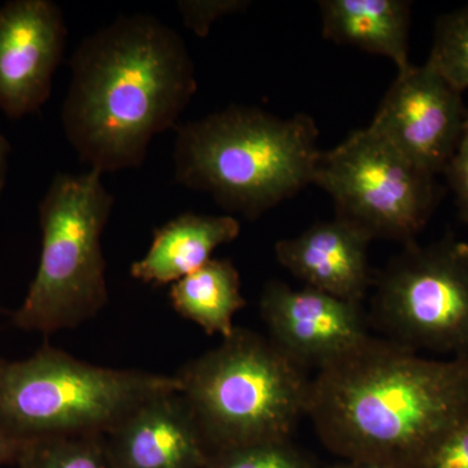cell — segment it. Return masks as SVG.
<instances>
[{"mask_svg":"<svg viewBox=\"0 0 468 468\" xmlns=\"http://www.w3.org/2000/svg\"><path fill=\"white\" fill-rule=\"evenodd\" d=\"M306 415L346 462L424 468L468 421V356L428 359L368 335L319 368Z\"/></svg>","mask_w":468,"mask_h":468,"instance_id":"obj_1","label":"cell"},{"mask_svg":"<svg viewBox=\"0 0 468 468\" xmlns=\"http://www.w3.org/2000/svg\"><path fill=\"white\" fill-rule=\"evenodd\" d=\"M61 107L68 143L90 169L140 167L155 135L177 128L198 89L180 34L150 15L117 17L80 43Z\"/></svg>","mask_w":468,"mask_h":468,"instance_id":"obj_2","label":"cell"},{"mask_svg":"<svg viewBox=\"0 0 468 468\" xmlns=\"http://www.w3.org/2000/svg\"><path fill=\"white\" fill-rule=\"evenodd\" d=\"M176 131V181L246 220H257L314 184L323 153L318 126L304 113L282 119L230 106Z\"/></svg>","mask_w":468,"mask_h":468,"instance_id":"obj_3","label":"cell"},{"mask_svg":"<svg viewBox=\"0 0 468 468\" xmlns=\"http://www.w3.org/2000/svg\"><path fill=\"white\" fill-rule=\"evenodd\" d=\"M176 378L211 454L291 439L309 405L304 368L249 329H234Z\"/></svg>","mask_w":468,"mask_h":468,"instance_id":"obj_4","label":"cell"},{"mask_svg":"<svg viewBox=\"0 0 468 468\" xmlns=\"http://www.w3.org/2000/svg\"><path fill=\"white\" fill-rule=\"evenodd\" d=\"M180 381L141 369L101 367L43 345L29 358L0 359V423L24 441L104 436Z\"/></svg>","mask_w":468,"mask_h":468,"instance_id":"obj_5","label":"cell"},{"mask_svg":"<svg viewBox=\"0 0 468 468\" xmlns=\"http://www.w3.org/2000/svg\"><path fill=\"white\" fill-rule=\"evenodd\" d=\"M100 171L58 174L38 206L41 258L23 303L21 331L51 335L88 322L106 307L109 289L101 234L115 198Z\"/></svg>","mask_w":468,"mask_h":468,"instance_id":"obj_6","label":"cell"},{"mask_svg":"<svg viewBox=\"0 0 468 468\" xmlns=\"http://www.w3.org/2000/svg\"><path fill=\"white\" fill-rule=\"evenodd\" d=\"M314 184L338 218L375 239L415 242L436 205L433 176L419 169L369 126L322 153Z\"/></svg>","mask_w":468,"mask_h":468,"instance_id":"obj_7","label":"cell"},{"mask_svg":"<svg viewBox=\"0 0 468 468\" xmlns=\"http://www.w3.org/2000/svg\"><path fill=\"white\" fill-rule=\"evenodd\" d=\"M372 319L415 353L468 356V258L458 242L408 243L377 280Z\"/></svg>","mask_w":468,"mask_h":468,"instance_id":"obj_8","label":"cell"},{"mask_svg":"<svg viewBox=\"0 0 468 468\" xmlns=\"http://www.w3.org/2000/svg\"><path fill=\"white\" fill-rule=\"evenodd\" d=\"M468 117L462 92L430 64L399 72L369 128L426 174H443Z\"/></svg>","mask_w":468,"mask_h":468,"instance_id":"obj_9","label":"cell"},{"mask_svg":"<svg viewBox=\"0 0 468 468\" xmlns=\"http://www.w3.org/2000/svg\"><path fill=\"white\" fill-rule=\"evenodd\" d=\"M63 12L51 0L0 7V111L11 119L38 112L66 50Z\"/></svg>","mask_w":468,"mask_h":468,"instance_id":"obj_10","label":"cell"},{"mask_svg":"<svg viewBox=\"0 0 468 468\" xmlns=\"http://www.w3.org/2000/svg\"><path fill=\"white\" fill-rule=\"evenodd\" d=\"M271 341L302 368H320L368 337L362 304L315 289L271 282L261 297Z\"/></svg>","mask_w":468,"mask_h":468,"instance_id":"obj_11","label":"cell"},{"mask_svg":"<svg viewBox=\"0 0 468 468\" xmlns=\"http://www.w3.org/2000/svg\"><path fill=\"white\" fill-rule=\"evenodd\" d=\"M111 468H205L211 455L178 392L143 403L104 435Z\"/></svg>","mask_w":468,"mask_h":468,"instance_id":"obj_12","label":"cell"},{"mask_svg":"<svg viewBox=\"0 0 468 468\" xmlns=\"http://www.w3.org/2000/svg\"><path fill=\"white\" fill-rule=\"evenodd\" d=\"M369 242L356 228L335 218L280 239L275 254L279 263L307 288L362 304L372 284Z\"/></svg>","mask_w":468,"mask_h":468,"instance_id":"obj_13","label":"cell"},{"mask_svg":"<svg viewBox=\"0 0 468 468\" xmlns=\"http://www.w3.org/2000/svg\"><path fill=\"white\" fill-rule=\"evenodd\" d=\"M239 232V221L232 215L184 212L155 230L149 250L132 264L131 275L144 284H175L205 266Z\"/></svg>","mask_w":468,"mask_h":468,"instance_id":"obj_14","label":"cell"},{"mask_svg":"<svg viewBox=\"0 0 468 468\" xmlns=\"http://www.w3.org/2000/svg\"><path fill=\"white\" fill-rule=\"evenodd\" d=\"M411 3L405 0H323V36L390 58L399 72L408 69Z\"/></svg>","mask_w":468,"mask_h":468,"instance_id":"obj_15","label":"cell"},{"mask_svg":"<svg viewBox=\"0 0 468 468\" xmlns=\"http://www.w3.org/2000/svg\"><path fill=\"white\" fill-rule=\"evenodd\" d=\"M176 313L201 326L207 335L229 337L233 318L245 307L241 277L229 260H211L169 289Z\"/></svg>","mask_w":468,"mask_h":468,"instance_id":"obj_16","label":"cell"},{"mask_svg":"<svg viewBox=\"0 0 468 468\" xmlns=\"http://www.w3.org/2000/svg\"><path fill=\"white\" fill-rule=\"evenodd\" d=\"M18 468H111L104 436L46 437L27 441Z\"/></svg>","mask_w":468,"mask_h":468,"instance_id":"obj_17","label":"cell"},{"mask_svg":"<svg viewBox=\"0 0 468 468\" xmlns=\"http://www.w3.org/2000/svg\"><path fill=\"white\" fill-rule=\"evenodd\" d=\"M427 63L452 88L468 90V5L439 18Z\"/></svg>","mask_w":468,"mask_h":468,"instance_id":"obj_18","label":"cell"},{"mask_svg":"<svg viewBox=\"0 0 468 468\" xmlns=\"http://www.w3.org/2000/svg\"><path fill=\"white\" fill-rule=\"evenodd\" d=\"M205 468H316L291 440L239 446L212 452Z\"/></svg>","mask_w":468,"mask_h":468,"instance_id":"obj_19","label":"cell"},{"mask_svg":"<svg viewBox=\"0 0 468 468\" xmlns=\"http://www.w3.org/2000/svg\"><path fill=\"white\" fill-rule=\"evenodd\" d=\"M249 5L250 2L248 0H180L177 9L184 26L196 36L205 38L218 18L243 11Z\"/></svg>","mask_w":468,"mask_h":468,"instance_id":"obj_20","label":"cell"},{"mask_svg":"<svg viewBox=\"0 0 468 468\" xmlns=\"http://www.w3.org/2000/svg\"><path fill=\"white\" fill-rule=\"evenodd\" d=\"M443 174L446 175L449 186L454 193L460 218L463 221H468V117L457 149Z\"/></svg>","mask_w":468,"mask_h":468,"instance_id":"obj_21","label":"cell"},{"mask_svg":"<svg viewBox=\"0 0 468 468\" xmlns=\"http://www.w3.org/2000/svg\"><path fill=\"white\" fill-rule=\"evenodd\" d=\"M424 468H468V421L436 449Z\"/></svg>","mask_w":468,"mask_h":468,"instance_id":"obj_22","label":"cell"},{"mask_svg":"<svg viewBox=\"0 0 468 468\" xmlns=\"http://www.w3.org/2000/svg\"><path fill=\"white\" fill-rule=\"evenodd\" d=\"M26 445L27 441L18 439L0 423V466L16 464Z\"/></svg>","mask_w":468,"mask_h":468,"instance_id":"obj_23","label":"cell"},{"mask_svg":"<svg viewBox=\"0 0 468 468\" xmlns=\"http://www.w3.org/2000/svg\"><path fill=\"white\" fill-rule=\"evenodd\" d=\"M9 154H11V144L5 135L0 134V197L7 183Z\"/></svg>","mask_w":468,"mask_h":468,"instance_id":"obj_24","label":"cell"},{"mask_svg":"<svg viewBox=\"0 0 468 468\" xmlns=\"http://www.w3.org/2000/svg\"><path fill=\"white\" fill-rule=\"evenodd\" d=\"M328 468H393L383 466V464H375V463H360V462H346L344 463L335 464V466H331Z\"/></svg>","mask_w":468,"mask_h":468,"instance_id":"obj_25","label":"cell"},{"mask_svg":"<svg viewBox=\"0 0 468 468\" xmlns=\"http://www.w3.org/2000/svg\"><path fill=\"white\" fill-rule=\"evenodd\" d=\"M458 249H460L462 254L468 258V242H458Z\"/></svg>","mask_w":468,"mask_h":468,"instance_id":"obj_26","label":"cell"}]
</instances>
